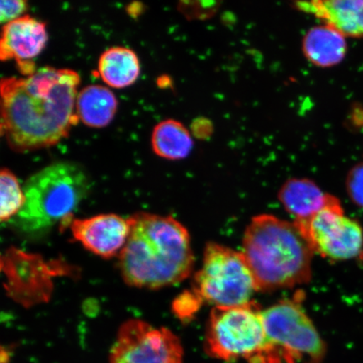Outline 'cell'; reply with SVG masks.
Segmentation results:
<instances>
[{
	"label": "cell",
	"instance_id": "obj_7",
	"mask_svg": "<svg viewBox=\"0 0 363 363\" xmlns=\"http://www.w3.org/2000/svg\"><path fill=\"white\" fill-rule=\"evenodd\" d=\"M303 294L262 311L267 342L293 359L320 363L326 346L302 307Z\"/></svg>",
	"mask_w": 363,
	"mask_h": 363
},
{
	"label": "cell",
	"instance_id": "obj_12",
	"mask_svg": "<svg viewBox=\"0 0 363 363\" xmlns=\"http://www.w3.org/2000/svg\"><path fill=\"white\" fill-rule=\"evenodd\" d=\"M298 10L315 16L345 38H363V0L296 2Z\"/></svg>",
	"mask_w": 363,
	"mask_h": 363
},
{
	"label": "cell",
	"instance_id": "obj_5",
	"mask_svg": "<svg viewBox=\"0 0 363 363\" xmlns=\"http://www.w3.org/2000/svg\"><path fill=\"white\" fill-rule=\"evenodd\" d=\"M257 291L255 279L242 252L217 243L207 245L191 290L201 306L203 303L215 307L244 305Z\"/></svg>",
	"mask_w": 363,
	"mask_h": 363
},
{
	"label": "cell",
	"instance_id": "obj_13",
	"mask_svg": "<svg viewBox=\"0 0 363 363\" xmlns=\"http://www.w3.org/2000/svg\"><path fill=\"white\" fill-rule=\"evenodd\" d=\"M333 195L325 194L314 181L291 179L286 181L279 192V199L294 222L306 221L328 203Z\"/></svg>",
	"mask_w": 363,
	"mask_h": 363
},
{
	"label": "cell",
	"instance_id": "obj_6",
	"mask_svg": "<svg viewBox=\"0 0 363 363\" xmlns=\"http://www.w3.org/2000/svg\"><path fill=\"white\" fill-rule=\"evenodd\" d=\"M269 346L262 310L255 302L215 307L206 329L208 355L223 361L252 360Z\"/></svg>",
	"mask_w": 363,
	"mask_h": 363
},
{
	"label": "cell",
	"instance_id": "obj_3",
	"mask_svg": "<svg viewBox=\"0 0 363 363\" xmlns=\"http://www.w3.org/2000/svg\"><path fill=\"white\" fill-rule=\"evenodd\" d=\"M258 291L310 282L314 252L298 226L271 215L253 218L245 231L242 252Z\"/></svg>",
	"mask_w": 363,
	"mask_h": 363
},
{
	"label": "cell",
	"instance_id": "obj_4",
	"mask_svg": "<svg viewBox=\"0 0 363 363\" xmlns=\"http://www.w3.org/2000/svg\"><path fill=\"white\" fill-rule=\"evenodd\" d=\"M90 189L89 176L78 163H52L26 180L24 206L11 224L31 237L47 233L57 225L69 226Z\"/></svg>",
	"mask_w": 363,
	"mask_h": 363
},
{
	"label": "cell",
	"instance_id": "obj_17",
	"mask_svg": "<svg viewBox=\"0 0 363 363\" xmlns=\"http://www.w3.org/2000/svg\"><path fill=\"white\" fill-rule=\"evenodd\" d=\"M152 146L157 156L167 160H181L191 153L194 142L191 134L183 123L166 120L153 130Z\"/></svg>",
	"mask_w": 363,
	"mask_h": 363
},
{
	"label": "cell",
	"instance_id": "obj_18",
	"mask_svg": "<svg viewBox=\"0 0 363 363\" xmlns=\"http://www.w3.org/2000/svg\"><path fill=\"white\" fill-rule=\"evenodd\" d=\"M0 219L2 223L10 222L19 214L26 201L24 190L21 187L16 176L10 169H3L0 172Z\"/></svg>",
	"mask_w": 363,
	"mask_h": 363
},
{
	"label": "cell",
	"instance_id": "obj_1",
	"mask_svg": "<svg viewBox=\"0 0 363 363\" xmlns=\"http://www.w3.org/2000/svg\"><path fill=\"white\" fill-rule=\"evenodd\" d=\"M78 72L43 67L25 78L1 80V133L17 152L55 146L69 134L74 113Z\"/></svg>",
	"mask_w": 363,
	"mask_h": 363
},
{
	"label": "cell",
	"instance_id": "obj_16",
	"mask_svg": "<svg viewBox=\"0 0 363 363\" xmlns=\"http://www.w3.org/2000/svg\"><path fill=\"white\" fill-rule=\"evenodd\" d=\"M140 62L133 50L113 47L104 51L98 63L99 74L110 87L124 89L133 85L140 75Z\"/></svg>",
	"mask_w": 363,
	"mask_h": 363
},
{
	"label": "cell",
	"instance_id": "obj_19",
	"mask_svg": "<svg viewBox=\"0 0 363 363\" xmlns=\"http://www.w3.org/2000/svg\"><path fill=\"white\" fill-rule=\"evenodd\" d=\"M349 197L357 206L363 207V163L354 167L347 179Z\"/></svg>",
	"mask_w": 363,
	"mask_h": 363
},
{
	"label": "cell",
	"instance_id": "obj_15",
	"mask_svg": "<svg viewBox=\"0 0 363 363\" xmlns=\"http://www.w3.org/2000/svg\"><path fill=\"white\" fill-rule=\"evenodd\" d=\"M117 107L115 94L101 85L87 86L77 97V116L84 125L92 128H103L110 125Z\"/></svg>",
	"mask_w": 363,
	"mask_h": 363
},
{
	"label": "cell",
	"instance_id": "obj_8",
	"mask_svg": "<svg viewBox=\"0 0 363 363\" xmlns=\"http://www.w3.org/2000/svg\"><path fill=\"white\" fill-rule=\"evenodd\" d=\"M313 252L333 261L363 257V229L345 214L337 198L331 197L321 211L306 221L294 222Z\"/></svg>",
	"mask_w": 363,
	"mask_h": 363
},
{
	"label": "cell",
	"instance_id": "obj_9",
	"mask_svg": "<svg viewBox=\"0 0 363 363\" xmlns=\"http://www.w3.org/2000/svg\"><path fill=\"white\" fill-rule=\"evenodd\" d=\"M180 340L169 329L142 320L122 324L110 352V363H183Z\"/></svg>",
	"mask_w": 363,
	"mask_h": 363
},
{
	"label": "cell",
	"instance_id": "obj_14",
	"mask_svg": "<svg viewBox=\"0 0 363 363\" xmlns=\"http://www.w3.org/2000/svg\"><path fill=\"white\" fill-rule=\"evenodd\" d=\"M303 55L318 67H331L343 61L347 52L346 38L329 26L312 27L303 36Z\"/></svg>",
	"mask_w": 363,
	"mask_h": 363
},
{
	"label": "cell",
	"instance_id": "obj_20",
	"mask_svg": "<svg viewBox=\"0 0 363 363\" xmlns=\"http://www.w3.org/2000/svg\"><path fill=\"white\" fill-rule=\"evenodd\" d=\"M28 9V3L25 0H7L0 2V20L2 23H10L24 16Z\"/></svg>",
	"mask_w": 363,
	"mask_h": 363
},
{
	"label": "cell",
	"instance_id": "obj_11",
	"mask_svg": "<svg viewBox=\"0 0 363 363\" xmlns=\"http://www.w3.org/2000/svg\"><path fill=\"white\" fill-rule=\"evenodd\" d=\"M48 40L44 22L26 15L4 25L0 40L1 61L15 60L18 67L33 62Z\"/></svg>",
	"mask_w": 363,
	"mask_h": 363
},
{
	"label": "cell",
	"instance_id": "obj_10",
	"mask_svg": "<svg viewBox=\"0 0 363 363\" xmlns=\"http://www.w3.org/2000/svg\"><path fill=\"white\" fill-rule=\"evenodd\" d=\"M69 227L76 240L106 259L120 255L130 234L128 219L116 214L74 219Z\"/></svg>",
	"mask_w": 363,
	"mask_h": 363
},
{
	"label": "cell",
	"instance_id": "obj_2",
	"mask_svg": "<svg viewBox=\"0 0 363 363\" xmlns=\"http://www.w3.org/2000/svg\"><path fill=\"white\" fill-rule=\"evenodd\" d=\"M128 221L129 237L118 256L127 284L158 289L188 278L194 257L189 231L180 222L147 212L135 213Z\"/></svg>",
	"mask_w": 363,
	"mask_h": 363
}]
</instances>
